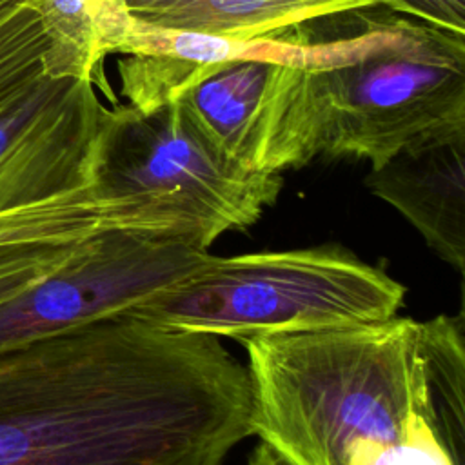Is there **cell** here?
<instances>
[{
    "mask_svg": "<svg viewBox=\"0 0 465 465\" xmlns=\"http://www.w3.org/2000/svg\"><path fill=\"white\" fill-rule=\"evenodd\" d=\"M111 227L120 225L114 223L87 187L42 205L0 214V243L35 238L89 236Z\"/></svg>",
    "mask_w": 465,
    "mask_h": 465,
    "instance_id": "obj_12",
    "label": "cell"
},
{
    "mask_svg": "<svg viewBox=\"0 0 465 465\" xmlns=\"http://www.w3.org/2000/svg\"><path fill=\"white\" fill-rule=\"evenodd\" d=\"M20 0H0V20L18 4Z\"/></svg>",
    "mask_w": 465,
    "mask_h": 465,
    "instance_id": "obj_18",
    "label": "cell"
},
{
    "mask_svg": "<svg viewBox=\"0 0 465 465\" xmlns=\"http://www.w3.org/2000/svg\"><path fill=\"white\" fill-rule=\"evenodd\" d=\"M47 38L29 0L0 20V109L44 73Z\"/></svg>",
    "mask_w": 465,
    "mask_h": 465,
    "instance_id": "obj_13",
    "label": "cell"
},
{
    "mask_svg": "<svg viewBox=\"0 0 465 465\" xmlns=\"http://www.w3.org/2000/svg\"><path fill=\"white\" fill-rule=\"evenodd\" d=\"M209 256L202 240L131 227L98 231L0 303V351L127 312Z\"/></svg>",
    "mask_w": 465,
    "mask_h": 465,
    "instance_id": "obj_6",
    "label": "cell"
},
{
    "mask_svg": "<svg viewBox=\"0 0 465 465\" xmlns=\"http://www.w3.org/2000/svg\"><path fill=\"white\" fill-rule=\"evenodd\" d=\"M405 287L338 245L209 254L189 274L125 314L151 325L249 340L383 322Z\"/></svg>",
    "mask_w": 465,
    "mask_h": 465,
    "instance_id": "obj_5",
    "label": "cell"
},
{
    "mask_svg": "<svg viewBox=\"0 0 465 465\" xmlns=\"http://www.w3.org/2000/svg\"><path fill=\"white\" fill-rule=\"evenodd\" d=\"M389 0H125L140 27L254 40L329 13Z\"/></svg>",
    "mask_w": 465,
    "mask_h": 465,
    "instance_id": "obj_10",
    "label": "cell"
},
{
    "mask_svg": "<svg viewBox=\"0 0 465 465\" xmlns=\"http://www.w3.org/2000/svg\"><path fill=\"white\" fill-rule=\"evenodd\" d=\"M247 465H287V463H283L265 443L260 441V445H256L254 450L251 452Z\"/></svg>",
    "mask_w": 465,
    "mask_h": 465,
    "instance_id": "obj_16",
    "label": "cell"
},
{
    "mask_svg": "<svg viewBox=\"0 0 465 465\" xmlns=\"http://www.w3.org/2000/svg\"><path fill=\"white\" fill-rule=\"evenodd\" d=\"M283 180L251 171L200 127L180 100L154 109H104L91 162V194L122 225L189 234L211 245L251 227Z\"/></svg>",
    "mask_w": 465,
    "mask_h": 465,
    "instance_id": "obj_4",
    "label": "cell"
},
{
    "mask_svg": "<svg viewBox=\"0 0 465 465\" xmlns=\"http://www.w3.org/2000/svg\"><path fill=\"white\" fill-rule=\"evenodd\" d=\"M220 338L118 314L0 351V465H180L251 436Z\"/></svg>",
    "mask_w": 465,
    "mask_h": 465,
    "instance_id": "obj_1",
    "label": "cell"
},
{
    "mask_svg": "<svg viewBox=\"0 0 465 465\" xmlns=\"http://www.w3.org/2000/svg\"><path fill=\"white\" fill-rule=\"evenodd\" d=\"M91 236V234H89ZM87 236L35 238L0 243V303L58 265Z\"/></svg>",
    "mask_w": 465,
    "mask_h": 465,
    "instance_id": "obj_14",
    "label": "cell"
},
{
    "mask_svg": "<svg viewBox=\"0 0 465 465\" xmlns=\"http://www.w3.org/2000/svg\"><path fill=\"white\" fill-rule=\"evenodd\" d=\"M47 38L44 73L102 84L100 65L118 54L134 22L125 0H29Z\"/></svg>",
    "mask_w": 465,
    "mask_h": 465,
    "instance_id": "obj_11",
    "label": "cell"
},
{
    "mask_svg": "<svg viewBox=\"0 0 465 465\" xmlns=\"http://www.w3.org/2000/svg\"><path fill=\"white\" fill-rule=\"evenodd\" d=\"M387 7L445 31L465 35V0H389Z\"/></svg>",
    "mask_w": 465,
    "mask_h": 465,
    "instance_id": "obj_15",
    "label": "cell"
},
{
    "mask_svg": "<svg viewBox=\"0 0 465 465\" xmlns=\"http://www.w3.org/2000/svg\"><path fill=\"white\" fill-rule=\"evenodd\" d=\"M225 456H227L225 452H211V454H203V456H198V458L185 460L180 465H222Z\"/></svg>",
    "mask_w": 465,
    "mask_h": 465,
    "instance_id": "obj_17",
    "label": "cell"
},
{
    "mask_svg": "<svg viewBox=\"0 0 465 465\" xmlns=\"http://www.w3.org/2000/svg\"><path fill=\"white\" fill-rule=\"evenodd\" d=\"M367 189L392 205L452 269L465 265V127L443 131L372 165Z\"/></svg>",
    "mask_w": 465,
    "mask_h": 465,
    "instance_id": "obj_9",
    "label": "cell"
},
{
    "mask_svg": "<svg viewBox=\"0 0 465 465\" xmlns=\"http://www.w3.org/2000/svg\"><path fill=\"white\" fill-rule=\"evenodd\" d=\"M104 109L91 80L45 73L0 109V214L91 185Z\"/></svg>",
    "mask_w": 465,
    "mask_h": 465,
    "instance_id": "obj_8",
    "label": "cell"
},
{
    "mask_svg": "<svg viewBox=\"0 0 465 465\" xmlns=\"http://www.w3.org/2000/svg\"><path fill=\"white\" fill-rule=\"evenodd\" d=\"M305 74L318 156L381 163L465 127V35L383 4L280 31Z\"/></svg>",
    "mask_w": 465,
    "mask_h": 465,
    "instance_id": "obj_3",
    "label": "cell"
},
{
    "mask_svg": "<svg viewBox=\"0 0 465 465\" xmlns=\"http://www.w3.org/2000/svg\"><path fill=\"white\" fill-rule=\"evenodd\" d=\"M173 100L251 171L280 174L318 156L305 74L280 31L198 73Z\"/></svg>",
    "mask_w": 465,
    "mask_h": 465,
    "instance_id": "obj_7",
    "label": "cell"
},
{
    "mask_svg": "<svg viewBox=\"0 0 465 465\" xmlns=\"http://www.w3.org/2000/svg\"><path fill=\"white\" fill-rule=\"evenodd\" d=\"M251 434L287 465H463V318L242 341Z\"/></svg>",
    "mask_w": 465,
    "mask_h": 465,
    "instance_id": "obj_2",
    "label": "cell"
}]
</instances>
